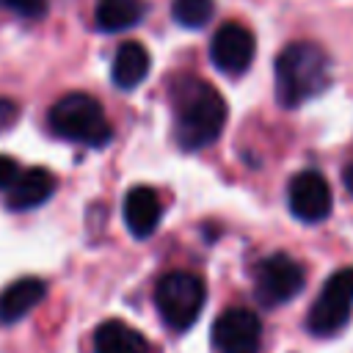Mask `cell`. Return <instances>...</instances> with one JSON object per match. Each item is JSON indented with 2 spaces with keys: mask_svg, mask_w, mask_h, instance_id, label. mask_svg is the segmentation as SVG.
<instances>
[{
  "mask_svg": "<svg viewBox=\"0 0 353 353\" xmlns=\"http://www.w3.org/2000/svg\"><path fill=\"white\" fill-rule=\"evenodd\" d=\"M171 99H174V135L185 152H196L218 141L226 124V102L210 83L185 77L174 85Z\"/></svg>",
  "mask_w": 353,
  "mask_h": 353,
  "instance_id": "6da1fadb",
  "label": "cell"
},
{
  "mask_svg": "<svg viewBox=\"0 0 353 353\" xmlns=\"http://www.w3.org/2000/svg\"><path fill=\"white\" fill-rule=\"evenodd\" d=\"M276 99L281 108H298L323 94L331 83V58L314 41L287 44L273 63Z\"/></svg>",
  "mask_w": 353,
  "mask_h": 353,
  "instance_id": "7a4b0ae2",
  "label": "cell"
},
{
  "mask_svg": "<svg viewBox=\"0 0 353 353\" xmlns=\"http://www.w3.org/2000/svg\"><path fill=\"white\" fill-rule=\"evenodd\" d=\"M50 130L58 138L94 146V149L108 146L113 138V127L105 119L102 105L91 94H83V91L66 94L50 108Z\"/></svg>",
  "mask_w": 353,
  "mask_h": 353,
  "instance_id": "3957f363",
  "label": "cell"
},
{
  "mask_svg": "<svg viewBox=\"0 0 353 353\" xmlns=\"http://www.w3.org/2000/svg\"><path fill=\"white\" fill-rule=\"evenodd\" d=\"M204 281L188 270H171L154 284V306L171 331L190 328L204 309Z\"/></svg>",
  "mask_w": 353,
  "mask_h": 353,
  "instance_id": "277c9868",
  "label": "cell"
},
{
  "mask_svg": "<svg viewBox=\"0 0 353 353\" xmlns=\"http://www.w3.org/2000/svg\"><path fill=\"white\" fill-rule=\"evenodd\" d=\"M350 309H353V268H342L331 273L328 281L323 284L317 301L309 309L306 325L314 336H331L347 323Z\"/></svg>",
  "mask_w": 353,
  "mask_h": 353,
  "instance_id": "5b68a950",
  "label": "cell"
},
{
  "mask_svg": "<svg viewBox=\"0 0 353 353\" xmlns=\"http://www.w3.org/2000/svg\"><path fill=\"white\" fill-rule=\"evenodd\" d=\"M306 273L290 254H270L254 270V295L265 306H279L292 301L303 290Z\"/></svg>",
  "mask_w": 353,
  "mask_h": 353,
  "instance_id": "8992f818",
  "label": "cell"
},
{
  "mask_svg": "<svg viewBox=\"0 0 353 353\" xmlns=\"http://www.w3.org/2000/svg\"><path fill=\"white\" fill-rule=\"evenodd\" d=\"M262 323L251 309L232 306L223 309L212 323L215 353H259Z\"/></svg>",
  "mask_w": 353,
  "mask_h": 353,
  "instance_id": "52a82bcc",
  "label": "cell"
},
{
  "mask_svg": "<svg viewBox=\"0 0 353 353\" xmlns=\"http://www.w3.org/2000/svg\"><path fill=\"white\" fill-rule=\"evenodd\" d=\"M254 33L240 22H226L210 41V58L223 74H243L254 61Z\"/></svg>",
  "mask_w": 353,
  "mask_h": 353,
  "instance_id": "ba28073f",
  "label": "cell"
},
{
  "mask_svg": "<svg viewBox=\"0 0 353 353\" xmlns=\"http://www.w3.org/2000/svg\"><path fill=\"white\" fill-rule=\"evenodd\" d=\"M290 212L303 223L325 221L331 212V188L320 171H301L290 179L287 188Z\"/></svg>",
  "mask_w": 353,
  "mask_h": 353,
  "instance_id": "9c48e42d",
  "label": "cell"
},
{
  "mask_svg": "<svg viewBox=\"0 0 353 353\" xmlns=\"http://www.w3.org/2000/svg\"><path fill=\"white\" fill-rule=\"evenodd\" d=\"M121 212H124V223H127L130 234L138 237V240H143L160 223V215H163L160 196L152 188H146V185H135L132 190H127Z\"/></svg>",
  "mask_w": 353,
  "mask_h": 353,
  "instance_id": "30bf717a",
  "label": "cell"
},
{
  "mask_svg": "<svg viewBox=\"0 0 353 353\" xmlns=\"http://www.w3.org/2000/svg\"><path fill=\"white\" fill-rule=\"evenodd\" d=\"M47 295V284L36 276H25L11 281L0 292V323H17L22 320L33 306H39Z\"/></svg>",
  "mask_w": 353,
  "mask_h": 353,
  "instance_id": "8fae6325",
  "label": "cell"
},
{
  "mask_svg": "<svg viewBox=\"0 0 353 353\" xmlns=\"http://www.w3.org/2000/svg\"><path fill=\"white\" fill-rule=\"evenodd\" d=\"M52 193H55V176L47 168H28L8 188L6 204H8V210H33V207L44 204Z\"/></svg>",
  "mask_w": 353,
  "mask_h": 353,
  "instance_id": "7c38bea8",
  "label": "cell"
},
{
  "mask_svg": "<svg viewBox=\"0 0 353 353\" xmlns=\"http://www.w3.org/2000/svg\"><path fill=\"white\" fill-rule=\"evenodd\" d=\"M149 66H152V58L141 41H121L113 55L110 77L121 91H130L149 74Z\"/></svg>",
  "mask_w": 353,
  "mask_h": 353,
  "instance_id": "4fadbf2b",
  "label": "cell"
},
{
  "mask_svg": "<svg viewBox=\"0 0 353 353\" xmlns=\"http://www.w3.org/2000/svg\"><path fill=\"white\" fill-rule=\"evenodd\" d=\"M94 353H152L146 336L121 320H105L94 331Z\"/></svg>",
  "mask_w": 353,
  "mask_h": 353,
  "instance_id": "5bb4252c",
  "label": "cell"
},
{
  "mask_svg": "<svg viewBox=\"0 0 353 353\" xmlns=\"http://www.w3.org/2000/svg\"><path fill=\"white\" fill-rule=\"evenodd\" d=\"M143 17V3L141 0H97L94 19L99 30L116 33L138 25Z\"/></svg>",
  "mask_w": 353,
  "mask_h": 353,
  "instance_id": "9a60e30c",
  "label": "cell"
},
{
  "mask_svg": "<svg viewBox=\"0 0 353 353\" xmlns=\"http://www.w3.org/2000/svg\"><path fill=\"white\" fill-rule=\"evenodd\" d=\"M215 14V3L212 0H174L171 3V17L174 22H179L182 28H204Z\"/></svg>",
  "mask_w": 353,
  "mask_h": 353,
  "instance_id": "2e32d148",
  "label": "cell"
},
{
  "mask_svg": "<svg viewBox=\"0 0 353 353\" xmlns=\"http://www.w3.org/2000/svg\"><path fill=\"white\" fill-rule=\"evenodd\" d=\"M8 8H14L17 14L28 17V19H36L47 11V0H3Z\"/></svg>",
  "mask_w": 353,
  "mask_h": 353,
  "instance_id": "e0dca14e",
  "label": "cell"
},
{
  "mask_svg": "<svg viewBox=\"0 0 353 353\" xmlns=\"http://www.w3.org/2000/svg\"><path fill=\"white\" fill-rule=\"evenodd\" d=\"M19 163L8 154H0V188H11L19 179Z\"/></svg>",
  "mask_w": 353,
  "mask_h": 353,
  "instance_id": "ac0fdd59",
  "label": "cell"
},
{
  "mask_svg": "<svg viewBox=\"0 0 353 353\" xmlns=\"http://www.w3.org/2000/svg\"><path fill=\"white\" fill-rule=\"evenodd\" d=\"M342 179H345V188L353 193V163H347V165H345V171H342Z\"/></svg>",
  "mask_w": 353,
  "mask_h": 353,
  "instance_id": "d6986e66",
  "label": "cell"
}]
</instances>
